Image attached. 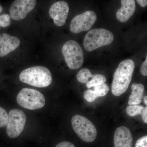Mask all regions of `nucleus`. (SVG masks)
<instances>
[{"label": "nucleus", "mask_w": 147, "mask_h": 147, "mask_svg": "<svg viewBox=\"0 0 147 147\" xmlns=\"http://www.w3.org/2000/svg\"><path fill=\"white\" fill-rule=\"evenodd\" d=\"M20 40L16 37L8 34H0V57H3L18 48Z\"/></svg>", "instance_id": "f8f14e48"}, {"label": "nucleus", "mask_w": 147, "mask_h": 147, "mask_svg": "<svg viewBox=\"0 0 147 147\" xmlns=\"http://www.w3.org/2000/svg\"><path fill=\"white\" fill-rule=\"evenodd\" d=\"M26 121V117L22 110H11L6 125V133L8 137L11 139L18 137L24 130Z\"/></svg>", "instance_id": "0eeeda50"}, {"label": "nucleus", "mask_w": 147, "mask_h": 147, "mask_svg": "<svg viewBox=\"0 0 147 147\" xmlns=\"http://www.w3.org/2000/svg\"><path fill=\"white\" fill-rule=\"evenodd\" d=\"M3 10V8L0 5V13H1V12ZM1 27V26H0Z\"/></svg>", "instance_id": "bb28decb"}, {"label": "nucleus", "mask_w": 147, "mask_h": 147, "mask_svg": "<svg viewBox=\"0 0 147 147\" xmlns=\"http://www.w3.org/2000/svg\"><path fill=\"white\" fill-rule=\"evenodd\" d=\"M144 108L142 105H129L126 108V113L130 117H135L141 115Z\"/></svg>", "instance_id": "a211bd4d"}, {"label": "nucleus", "mask_w": 147, "mask_h": 147, "mask_svg": "<svg viewBox=\"0 0 147 147\" xmlns=\"http://www.w3.org/2000/svg\"><path fill=\"white\" fill-rule=\"evenodd\" d=\"M97 19L96 13L92 11H87L74 16L71 20L70 30L72 33L78 34L89 30Z\"/></svg>", "instance_id": "6e6552de"}, {"label": "nucleus", "mask_w": 147, "mask_h": 147, "mask_svg": "<svg viewBox=\"0 0 147 147\" xmlns=\"http://www.w3.org/2000/svg\"><path fill=\"white\" fill-rule=\"evenodd\" d=\"M21 82L37 88H45L52 82L49 69L42 66L32 67L24 69L19 75Z\"/></svg>", "instance_id": "f03ea898"}, {"label": "nucleus", "mask_w": 147, "mask_h": 147, "mask_svg": "<svg viewBox=\"0 0 147 147\" xmlns=\"http://www.w3.org/2000/svg\"><path fill=\"white\" fill-rule=\"evenodd\" d=\"M11 24L10 16L8 14H4L0 16V26L5 28Z\"/></svg>", "instance_id": "aec40b11"}, {"label": "nucleus", "mask_w": 147, "mask_h": 147, "mask_svg": "<svg viewBox=\"0 0 147 147\" xmlns=\"http://www.w3.org/2000/svg\"><path fill=\"white\" fill-rule=\"evenodd\" d=\"M142 118L145 123H147V107L144 108L142 113Z\"/></svg>", "instance_id": "b1692460"}, {"label": "nucleus", "mask_w": 147, "mask_h": 147, "mask_svg": "<svg viewBox=\"0 0 147 147\" xmlns=\"http://www.w3.org/2000/svg\"><path fill=\"white\" fill-rule=\"evenodd\" d=\"M114 39L113 33L106 29H92L85 36L84 47L87 51L91 52L102 46L110 45Z\"/></svg>", "instance_id": "7ed1b4c3"}, {"label": "nucleus", "mask_w": 147, "mask_h": 147, "mask_svg": "<svg viewBox=\"0 0 147 147\" xmlns=\"http://www.w3.org/2000/svg\"><path fill=\"white\" fill-rule=\"evenodd\" d=\"M8 114L4 109L0 106V128L6 126Z\"/></svg>", "instance_id": "6ab92c4d"}, {"label": "nucleus", "mask_w": 147, "mask_h": 147, "mask_svg": "<svg viewBox=\"0 0 147 147\" xmlns=\"http://www.w3.org/2000/svg\"><path fill=\"white\" fill-rule=\"evenodd\" d=\"M144 103L146 105H147V96H146L144 98Z\"/></svg>", "instance_id": "a878e982"}, {"label": "nucleus", "mask_w": 147, "mask_h": 147, "mask_svg": "<svg viewBox=\"0 0 147 147\" xmlns=\"http://www.w3.org/2000/svg\"><path fill=\"white\" fill-rule=\"evenodd\" d=\"M135 64L131 59H126L119 63L114 73L112 84V92L115 96L124 93L131 83Z\"/></svg>", "instance_id": "f257e3e1"}, {"label": "nucleus", "mask_w": 147, "mask_h": 147, "mask_svg": "<svg viewBox=\"0 0 147 147\" xmlns=\"http://www.w3.org/2000/svg\"><path fill=\"white\" fill-rule=\"evenodd\" d=\"M93 75L91 73L89 69L83 68L79 71L76 75V78L79 82L83 84H87L90 79L92 78Z\"/></svg>", "instance_id": "f3484780"}, {"label": "nucleus", "mask_w": 147, "mask_h": 147, "mask_svg": "<svg viewBox=\"0 0 147 147\" xmlns=\"http://www.w3.org/2000/svg\"><path fill=\"white\" fill-rule=\"evenodd\" d=\"M69 9L68 4L64 1L56 2L51 6L49 14L56 26L61 27L65 24Z\"/></svg>", "instance_id": "9d476101"}, {"label": "nucleus", "mask_w": 147, "mask_h": 147, "mask_svg": "<svg viewBox=\"0 0 147 147\" xmlns=\"http://www.w3.org/2000/svg\"><path fill=\"white\" fill-rule=\"evenodd\" d=\"M140 72L142 75L147 76V56L146 57V60L142 64L140 68Z\"/></svg>", "instance_id": "4be33fe9"}, {"label": "nucleus", "mask_w": 147, "mask_h": 147, "mask_svg": "<svg viewBox=\"0 0 147 147\" xmlns=\"http://www.w3.org/2000/svg\"><path fill=\"white\" fill-rule=\"evenodd\" d=\"M16 100L20 106L29 110L41 109L45 103V96L41 92L28 88H24L19 92Z\"/></svg>", "instance_id": "20e7f679"}, {"label": "nucleus", "mask_w": 147, "mask_h": 147, "mask_svg": "<svg viewBox=\"0 0 147 147\" xmlns=\"http://www.w3.org/2000/svg\"><path fill=\"white\" fill-rule=\"evenodd\" d=\"M106 81V77L102 74H98L93 75L92 79L86 84L88 88L99 86L105 83Z\"/></svg>", "instance_id": "dca6fc26"}, {"label": "nucleus", "mask_w": 147, "mask_h": 147, "mask_svg": "<svg viewBox=\"0 0 147 147\" xmlns=\"http://www.w3.org/2000/svg\"><path fill=\"white\" fill-rule=\"evenodd\" d=\"M133 137L129 129L121 126L116 129L114 136L115 147H132Z\"/></svg>", "instance_id": "9b49d317"}, {"label": "nucleus", "mask_w": 147, "mask_h": 147, "mask_svg": "<svg viewBox=\"0 0 147 147\" xmlns=\"http://www.w3.org/2000/svg\"><path fill=\"white\" fill-rule=\"evenodd\" d=\"M109 90V88L107 84H104L93 87L92 89L86 90L84 93L85 100L89 102L94 101L96 98L107 94Z\"/></svg>", "instance_id": "4468645a"}, {"label": "nucleus", "mask_w": 147, "mask_h": 147, "mask_svg": "<svg viewBox=\"0 0 147 147\" xmlns=\"http://www.w3.org/2000/svg\"><path fill=\"white\" fill-rule=\"evenodd\" d=\"M36 3V0L14 1L9 9L11 18L15 21H20L24 19L34 9Z\"/></svg>", "instance_id": "1a4fd4ad"}, {"label": "nucleus", "mask_w": 147, "mask_h": 147, "mask_svg": "<svg viewBox=\"0 0 147 147\" xmlns=\"http://www.w3.org/2000/svg\"><path fill=\"white\" fill-rule=\"evenodd\" d=\"M131 94L129 98L128 104L129 105H139L142 101L145 88L142 84L134 83L131 85Z\"/></svg>", "instance_id": "2eb2a0df"}, {"label": "nucleus", "mask_w": 147, "mask_h": 147, "mask_svg": "<svg viewBox=\"0 0 147 147\" xmlns=\"http://www.w3.org/2000/svg\"><path fill=\"white\" fill-rule=\"evenodd\" d=\"M135 147H147V136H144L141 137L137 140Z\"/></svg>", "instance_id": "412c9836"}, {"label": "nucleus", "mask_w": 147, "mask_h": 147, "mask_svg": "<svg viewBox=\"0 0 147 147\" xmlns=\"http://www.w3.org/2000/svg\"><path fill=\"white\" fill-rule=\"evenodd\" d=\"M71 125L76 134L84 142H94L97 136V130L94 125L86 118L75 115L71 119Z\"/></svg>", "instance_id": "39448f33"}, {"label": "nucleus", "mask_w": 147, "mask_h": 147, "mask_svg": "<svg viewBox=\"0 0 147 147\" xmlns=\"http://www.w3.org/2000/svg\"><path fill=\"white\" fill-rule=\"evenodd\" d=\"M136 1L142 7H144L147 6V1L146 0H137Z\"/></svg>", "instance_id": "393cba45"}, {"label": "nucleus", "mask_w": 147, "mask_h": 147, "mask_svg": "<svg viewBox=\"0 0 147 147\" xmlns=\"http://www.w3.org/2000/svg\"><path fill=\"white\" fill-rule=\"evenodd\" d=\"M55 147H76L73 144L68 142H61L58 144Z\"/></svg>", "instance_id": "5701e85b"}, {"label": "nucleus", "mask_w": 147, "mask_h": 147, "mask_svg": "<svg viewBox=\"0 0 147 147\" xmlns=\"http://www.w3.org/2000/svg\"><path fill=\"white\" fill-rule=\"evenodd\" d=\"M62 53L70 69H77L83 65L84 53L82 47L76 41L69 40L66 42L62 49Z\"/></svg>", "instance_id": "423d86ee"}, {"label": "nucleus", "mask_w": 147, "mask_h": 147, "mask_svg": "<svg viewBox=\"0 0 147 147\" xmlns=\"http://www.w3.org/2000/svg\"><path fill=\"white\" fill-rule=\"evenodd\" d=\"M121 7L116 13V17L120 22L125 23L134 14L136 9L134 0H121Z\"/></svg>", "instance_id": "ddd939ff"}]
</instances>
